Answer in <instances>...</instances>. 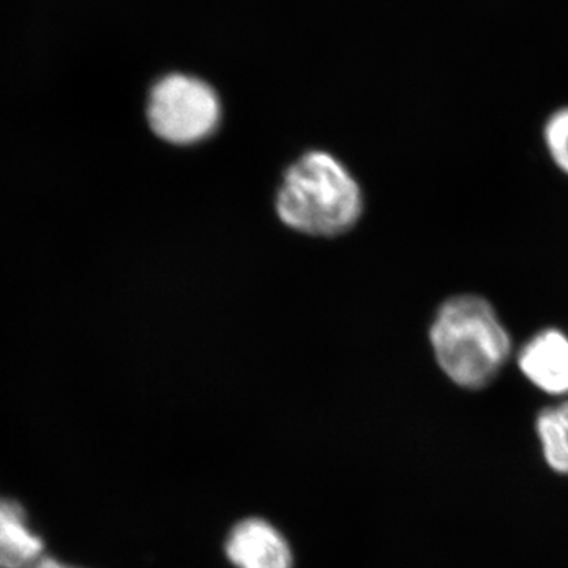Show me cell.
I'll list each match as a JSON object with an SVG mask.
<instances>
[{
    "label": "cell",
    "mask_w": 568,
    "mask_h": 568,
    "mask_svg": "<svg viewBox=\"0 0 568 568\" xmlns=\"http://www.w3.org/2000/svg\"><path fill=\"white\" fill-rule=\"evenodd\" d=\"M536 432L549 467L556 473L568 474V433L551 406L538 413Z\"/></svg>",
    "instance_id": "52a82bcc"
},
{
    "label": "cell",
    "mask_w": 568,
    "mask_h": 568,
    "mask_svg": "<svg viewBox=\"0 0 568 568\" xmlns=\"http://www.w3.org/2000/svg\"><path fill=\"white\" fill-rule=\"evenodd\" d=\"M551 407L552 410H555L556 417H558L560 425H562L568 433V399H566V402L559 403V405Z\"/></svg>",
    "instance_id": "30bf717a"
},
{
    "label": "cell",
    "mask_w": 568,
    "mask_h": 568,
    "mask_svg": "<svg viewBox=\"0 0 568 568\" xmlns=\"http://www.w3.org/2000/svg\"><path fill=\"white\" fill-rule=\"evenodd\" d=\"M226 558L235 568H293L290 541L267 519H241L227 534Z\"/></svg>",
    "instance_id": "5b68a950"
},
{
    "label": "cell",
    "mask_w": 568,
    "mask_h": 568,
    "mask_svg": "<svg viewBox=\"0 0 568 568\" xmlns=\"http://www.w3.org/2000/svg\"><path fill=\"white\" fill-rule=\"evenodd\" d=\"M44 558V541L33 532L20 503L0 497V568H32Z\"/></svg>",
    "instance_id": "8992f818"
},
{
    "label": "cell",
    "mask_w": 568,
    "mask_h": 568,
    "mask_svg": "<svg viewBox=\"0 0 568 568\" xmlns=\"http://www.w3.org/2000/svg\"><path fill=\"white\" fill-rule=\"evenodd\" d=\"M541 140L548 159L568 179V104L548 115L541 129Z\"/></svg>",
    "instance_id": "ba28073f"
},
{
    "label": "cell",
    "mask_w": 568,
    "mask_h": 568,
    "mask_svg": "<svg viewBox=\"0 0 568 568\" xmlns=\"http://www.w3.org/2000/svg\"><path fill=\"white\" fill-rule=\"evenodd\" d=\"M515 361L530 386L551 396H568V334L541 327L518 347Z\"/></svg>",
    "instance_id": "277c9868"
},
{
    "label": "cell",
    "mask_w": 568,
    "mask_h": 568,
    "mask_svg": "<svg viewBox=\"0 0 568 568\" xmlns=\"http://www.w3.org/2000/svg\"><path fill=\"white\" fill-rule=\"evenodd\" d=\"M275 207L291 230L313 237H334L358 222L364 196L345 164L331 153L313 151L287 168Z\"/></svg>",
    "instance_id": "7a4b0ae2"
},
{
    "label": "cell",
    "mask_w": 568,
    "mask_h": 568,
    "mask_svg": "<svg viewBox=\"0 0 568 568\" xmlns=\"http://www.w3.org/2000/svg\"><path fill=\"white\" fill-rule=\"evenodd\" d=\"M222 118L220 100L211 85L185 74H170L153 85L148 121L160 140L192 145L207 140Z\"/></svg>",
    "instance_id": "3957f363"
},
{
    "label": "cell",
    "mask_w": 568,
    "mask_h": 568,
    "mask_svg": "<svg viewBox=\"0 0 568 568\" xmlns=\"http://www.w3.org/2000/svg\"><path fill=\"white\" fill-rule=\"evenodd\" d=\"M32 568H81L70 566V564L62 562V560L51 558V556H44L43 559H40L39 562L36 564Z\"/></svg>",
    "instance_id": "9c48e42d"
},
{
    "label": "cell",
    "mask_w": 568,
    "mask_h": 568,
    "mask_svg": "<svg viewBox=\"0 0 568 568\" xmlns=\"http://www.w3.org/2000/svg\"><path fill=\"white\" fill-rule=\"evenodd\" d=\"M437 368L455 386L485 390L515 357L514 338L485 295L459 293L440 302L428 328Z\"/></svg>",
    "instance_id": "6da1fadb"
}]
</instances>
